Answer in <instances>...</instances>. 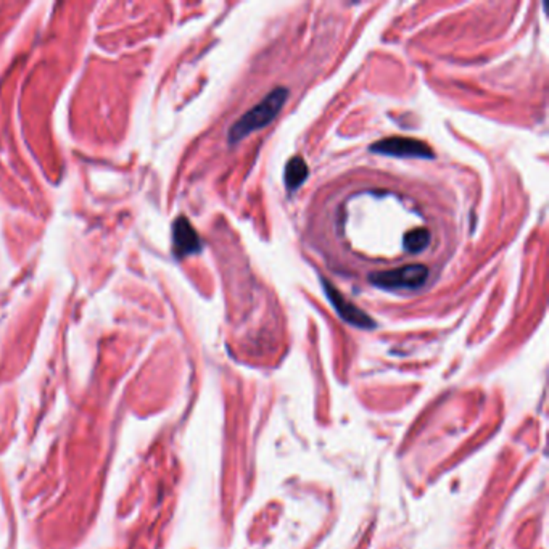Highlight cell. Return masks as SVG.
Returning a JSON list of instances; mask_svg holds the SVG:
<instances>
[{
	"instance_id": "cell-3",
	"label": "cell",
	"mask_w": 549,
	"mask_h": 549,
	"mask_svg": "<svg viewBox=\"0 0 549 549\" xmlns=\"http://www.w3.org/2000/svg\"><path fill=\"white\" fill-rule=\"evenodd\" d=\"M370 152L380 153V155L390 157H404V158H434V150L422 140L411 137H387L377 140L370 145Z\"/></svg>"
},
{
	"instance_id": "cell-1",
	"label": "cell",
	"mask_w": 549,
	"mask_h": 549,
	"mask_svg": "<svg viewBox=\"0 0 549 549\" xmlns=\"http://www.w3.org/2000/svg\"><path fill=\"white\" fill-rule=\"evenodd\" d=\"M287 98L288 91L285 87L274 89L268 97L263 98L256 106H253L250 111H247V113L230 128V144H235V142L247 137V135L251 134L253 131H258V129L273 123L274 118L279 115V111L282 110L283 103L287 102Z\"/></svg>"
},
{
	"instance_id": "cell-2",
	"label": "cell",
	"mask_w": 549,
	"mask_h": 549,
	"mask_svg": "<svg viewBox=\"0 0 549 549\" xmlns=\"http://www.w3.org/2000/svg\"><path fill=\"white\" fill-rule=\"evenodd\" d=\"M429 277V269L424 264H407L404 268L393 271H382L369 276V281L375 287L398 290V288H419Z\"/></svg>"
},
{
	"instance_id": "cell-5",
	"label": "cell",
	"mask_w": 549,
	"mask_h": 549,
	"mask_svg": "<svg viewBox=\"0 0 549 549\" xmlns=\"http://www.w3.org/2000/svg\"><path fill=\"white\" fill-rule=\"evenodd\" d=\"M173 244L174 253L179 258L195 255L202 250V240H200L197 230L184 216L177 217L173 224Z\"/></svg>"
},
{
	"instance_id": "cell-4",
	"label": "cell",
	"mask_w": 549,
	"mask_h": 549,
	"mask_svg": "<svg viewBox=\"0 0 549 549\" xmlns=\"http://www.w3.org/2000/svg\"><path fill=\"white\" fill-rule=\"evenodd\" d=\"M322 287L324 292H326L327 298L335 311L339 312V316L346 321L348 324H351L354 327L359 329H374L375 322L369 315H366L363 310H359L353 301L348 300L344 293H341L339 288L334 287L332 282H329L326 279H322Z\"/></svg>"
},
{
	"instance_id": "cell-7",
	"label": "cell",
	"mask_w": 549,
	"mask_h": 549,
	"mask_svg": "<svg viewBox=\"0 0 549 549\" xmlns=\"http://www.w3.org/2000/svg\"><path fill=\"white\" fill-rule=\"evenodd\" d=\"M404 248L409 253H419L430 244V232L427 229H414L407 232L403 239Z\"/></svg>"
},
{
	"instance_id": "cell-6",
	"label": "cell",
	"mask_w": 549,
	"mask_h": 549,
	"mask_svg": "<svg viewBox=\"0 0 549 549\" xmlns=\"http://www.w3.org/2000/svg\"><path fill=\"white\" fill-rule=\"evenodd\" d=\"M308 176L310 169L303 158L295 157L288 159V163L285 164V173H283V179H285V186L288 191H297V188L308 179Z\"/></svg>"
}]
</instances>
